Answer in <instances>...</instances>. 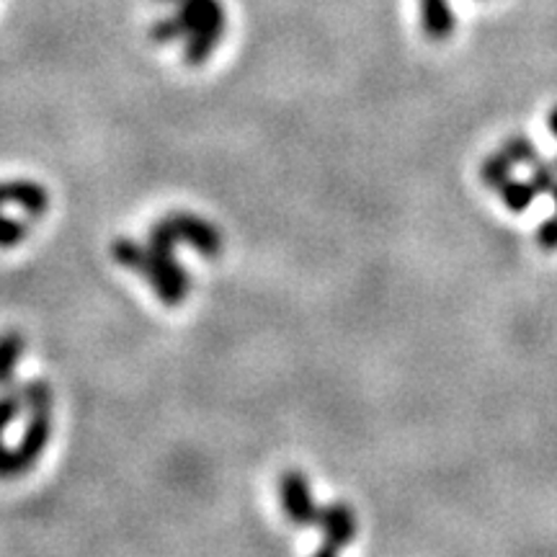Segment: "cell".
I'll list each match as a JSON object with an SVG mask.
<instances>
[{"mask_svg": "<svg viewBox=\"0 0 557 557\" xmlns=\"http://www.w3.org/2000/svg\"><path fill=\"white\" fill-rule=\"evenodd\" d=\"M158 3H171L176 11L169 18H158L150 37L158 45L184 41V58L189 60V65H205L227 29L222 0H158Z\"/></svg>", "mask_w": 557, "mask_h": 557, "instance_id": "6da1fadb", "label": "cell"}, {"mask_svg": "<svg viewBox=\"0 0 557 557\" xmlns=\"http://www.w3.org/2000/svg\"><path fill=\"white\" fill-rule=\"evenodd\" d=\"M111 256H114V261L120 267L148 278V284L160 302L181 305L189 297L191 278L178 263L176 250H165L132 238H120L111 246Z\"/></svg>", "mask_w": 557, "mask_h": 557, "instance_id": "7a4b0ae2", "label": "cell"}, {"mask_svg": "<svg viewBox=\"0 0 557 557\" xmlns=\"http://www.w3.org/2000/svg\"><path fill=\"white\" fill-rule=\"evenodd\" d=\"M50 436H52V410H32L18 447L9 449L5 478L24 475L26 470H32L34 465H37V459L45 455L47 444H50Z\"/></svg>", "mask_w": 557, "mask_h": 557, "instance_id": "3957f363", "label": "cell"}, {"mask_svg": "<svg viewBox=\"0 0 557 557\" xmlns=\"http://www.w3.org/2000/svg\"><path fill=\"white\" fill-rule=\"evenodd\" d=\"M278 500H282V511L292 524L312 527L318 524L320 508L312 500V491L308 478L299 470H289L282 475L278 483Z\"/></svg>", "mask_w": 557, "mask_h": 557, "instance_id": "277c9868", "label": "cell"}, {"mask_svg": "<svg viewBox=\"0 0 557 557\" xmlns=\"http://www.w3.org/2000/svg\"><path fill=\"white\" fill-rule=\"evenodd\" d=\"M165 222H169V227L173 230V235H176V240L189 243L199 256H207V259L220 256L222 235L212 222L201 220L191 212H173L165 218Z\"/></svg>", "mask_w": 557, "mask_h": 557, "instance_id": "5b68a950", "label": "cell"}, {"mask_svg": "<svg viewBox=\"0 0 557 557\" xmlns=\"http://www.w3.org/2000/svg\"><path fill=\"white\" fill-rule=\"evenodd\" d=\"M323 529V545L318 547V555H336L341 547H346L348 542L357 537V517L354 511L344 504H331L320 508L318 524Z\"/></svg>", "mask_w": 557, "mask_h": 557, "instance_id": "8992f818", "label": "cell"}, {"mask_svg": "<svg viewBox=\"0 0 557 557\" xmlns=\"http://www.w3.org/2000/svg\"><path fill=\"white\" fill-rule=\"evenodd\" d=\"M16 205L29 218H41L50 209V194L37 181H0V207Z\"/></svg>", "mask_w": 557, "mask_h": 557, "instance_id": "52a82bcc", "label": "cell"}, {"mask_svg": "<svg viewBox=\"0 0 557 557\" xmlns=\"http://www.w3.org/2000/svg\"><path fill=\"white\" fill-rule=\"evenodd\" d=\"M421 24L429 39H447L455 32V13L447 0H421Z\"/></svg>", "mask_w": 557, "mask_h": 557, "instance_id": "ba28073f", "label": "cell"}, {"mask_svg": "<svg viewBox=\"0 0 557 557\" xmlns=\"http://www.w3.org/2000/svg\"><path fill=\"white\" fill-rule=\"evenodd\" d=\"M26 341L18 331H9L0 336V387H9L16 374V364L24 357Z\"/></svg>", "mask_w": 557, "mask_h": 557, "instance_id": "9c48e42d", "label": "cell"}, {"mask_svg": "<svg viewBox=\"0 0 557 557\" xmlns=\"http://www.w3.org/2000/svg\"><path fill=\"white\" fill-rule=\"evenodd\" d=\"M21 413H26V410L24 403H21L18 389L13 387L0 393V478H5V462H9V447L3 444V434Z\"/></svg>", "mask_w": 557, "mask_h": 557, "instance_id": "30bf717a", "label": "cell"}, {"mask_svg": "<svg viewBox=\"0 0 557 557\" xmlns=\"http://www.w3.org/2000/svg\"><path fill=\"white\" fill-rule=\"evenodd\" d=\"M498 191H500V197H504L506 207L511 209V212H527V209L532 207L534 197H537V191H534L532 181H513V178H508Z\"/></svg>", "mask_w": 557, "mask_h": 557, "instance_id": "8fae6325", "label": "cell"}, {"mask_svg": "<svg viewBox=\"0 0 557 557\" xmlns=\"http://www.w3.org/2000/svg\"><path fill=\"white\" fill-rule=\"evenodd\" d=\"M511 165L513 160L506 156V152H496L485 160L483 165V181L491 189H500L508 178H511Z\"/></svg>", "mask_w": 557, "mask_h": 557, "instance_id": "7c38bea8", "label": "cell"}, {"mask_svg": "<svg viewBox=\"0 0 557 557\" xmlns=\"http://www.w3.org/2000/svg\"><path fill=\"white\" fill-rule=\"evenodd\" d=\"M26 235H29L26 222L5 218V214L0 212V248H16L18 243L26 240Z\"/></svg>", "mask_w": 557, "mask_h": 557, "instance_id": "4fadbf2b", "label": "cell"}, {"mask_svg": "<svg viewBox=\"0 0 557 557\" xmlns=\"http://www.w3.org/2000/svg\"><path fill=\"white\" fill-rule=\"evenodd\" d=\"M504 152L513 160V163H537V160H540L537 152H534V145L529 143L527 137L508 139Z\"/></svg>", "mask_w": 557, "mask_h": 557, "instance_id": "5bb4252c", "label": "cell"}, {"mask_svg": "<svg viewBox=\"0 0 557 557\" xmlns=\"http://www.w3.org/2000/svg\"><path fill=\"white\" fill-rule=\"evenodd\" d=\"M537 243L545 250H557V218L542 222L537 230Z\"/></svg>", "mask_w": 557, "mask_h": 557, "instance_id": "9a60e30c", "label": "cell"}, {"mask_svg": "<svg viewBox=\"0 0 557 557\" xmlns=\"http://www.w3.org/2000/svg\"><path fill=\"white\" fill-rule=\"evenodd\" d=\"M549 132L557 137V109H553V114H549Z\"/></svg>", "mask_w": 557, "mask_h": 557, "instance_id": "2e32d148", "label": "cell"}, {"mask_svg": "<svg viewBox=\"0 0 557 557\" xmlns=\"http://www.w3.org/2000/svg\"><path fill=\"white\" fill-rule=\"evenodd\" d=\"M549 194H553V197H555V205H557V181H555V186H553V189H549Z\"/></svg>", "mask_w": 557, "mask_h": 557, "instance_id": "e0dca14e", "label": "cell"}]
</instances>
